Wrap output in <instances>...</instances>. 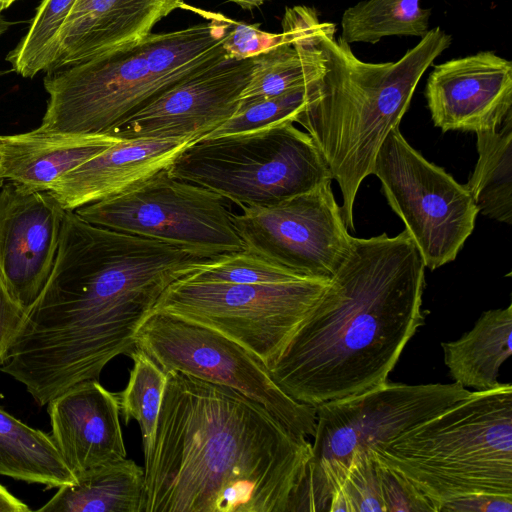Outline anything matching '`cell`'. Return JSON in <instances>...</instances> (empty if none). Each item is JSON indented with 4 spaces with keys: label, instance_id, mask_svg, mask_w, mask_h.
<instances>
[{
    "label": "cell",
    "instance_id": "4",
    "mask_svg": "<svg viewBox=\"0 0 512 512\" xmlns=\"http://www.w3.org/2000/svg\"><path fill=\"white\" fill-rule=\"evenodd\" d=\"M451 42L437 26L399 60L370 63L357 58L340 36L321 39L325 69L307 86V101L294 123L311 136L337 181L347 228L354 230L355 198L372 174L381 144L399 126L426 70Z\"/></svg>",
    "mask_w": 512,
    "mask_h": 512
},
{
    "label": "cell",
    "instance_id": "27",
    "mask_svg": "<svg viewBox=\"0 0 512 512\" xmlns=\"http://www.w3.org/2000/svg\"><path fill=\"white\" fill-rule=\"evenodd\" d=\"M129 356L133 360L129 380L124 390L116 394V397L119 413L125 424L132 419L139 424L144 463H147L153 449L167 376L154 360L137 347Z\"/></svg>",
    "mask_w": 512,
    "mask_h": 512
},
{
    "label": "cell",
    "instance_id": "14",
    "mask_svg": "<svg viewBox=\"0 0 512 512\" xmlns=\"http://www.w3.org/2000/svg\"><path fill=\"white\" fill-rule=\"evenodd\" d=\"M253 69V56L229 57L174 85L109 134L120 139H200L237 110Z\"/></svg>",
    "mask_w": 512,
    "mask_h": 512
},
{
    "label": "cell",
    "instance_id": "29",
    "mask_svg": "<svg viewBox=\"0 0 512 512\" xmlns=\"http://www.w3.org/2000/svg\"><path fill=\"white\" fill-rule=\"evenodd\" d=\"M307 276L297 274L256 253L243 249L208 259L182 279L230 284H275Z\"/></svg>",
    "mask_w": 512,
    "mask_h": 512
},
{
    "label": "cell",
    "instance_id": "17",
    "mask_svg": "<svg viewBox=\"0 0 512 512\" xmlns=\"http://www.w3.org/2000/svg\"><path fill=\"white\" fill-rule=\"evenodd\" d=\"M47 405L51 438L75 478L126 457L116 394L97 379L73 385Z\"/></svg>",
    "mask_w": 512,
    "mask_h": 512
},
{
    "label": "cell",
    "instance_id": "37",
    "mask_svg": "<svg viewBox=\"0 0 512 512\" xmlns=\"http://www.w3.org/2000/svg\"><path fill=\"white\" fill-rule=\"evenodd\" d=\"M11 24V22H8L6 19H4L0 11V35H2Z\"/></svg>",
    "mask_w": 512,
    "mask_h": 512
},
{
    "label": "cell",
    "instance_id": "1",
    "mask_svg": "<svg viewBox=\"0 0 512 512\" xmlns=\"http://www.w3.org/2000/svg\"><path fill=\"white\" fill-rule=\"evenodd\" d=\"M214 257L66 211L50 276L0 371L40 406L77 383L98 380L112 359L135 350L139 326L166 289Z\"/></svg>",
    "mask_w": 512,
    "mask_h": 512
},
{
    "label": "cell",
    "instance_id": "39",
    "mask_svg": "<svg viewBox=\"0 0 512 512\" xmlns=\"http://www.w3.org/2000/svg\"><path fill=\"white\" fill-rule=\"evenodd\" d=\"M11 71H13V70L11 69V70H3V71H0V77H1V76H3V75H5V74H7V73H9V72H11Z\"/></svg>",
    "mask_w": 512,
    "mask_h": 512
},
{
    "label": "cell",
    "instance_id": "13",
    "mask_svg": "<svg viewBox=\"0 0 512 512\" xmlns=\"http://www.w3.org/2000/svg\"><path fill=\"white\" fill-rule=\"evenodd\" d=\"M331 182L273 205L242 207L232 221L243 248L297 274L331 279L352 239Z\"/></svg>",
    "mask_w": 512,
    "mask_h": 512
},
{
    "label": "cell",
    "instance_id": "33",
    "mask_svg": "<svg viewBox=\"0 0 512 512\" xmlns=\"http://www.w3.org/2000/svg\"><path fill=\"white\" fill-rule=\"evenodd\" d=\"M227 33L223 47L231 57H252L282 41V35L261 30L260 24H247L227 18Z\"/></svg>",
    "mask_w": 512,
    "mask_h": 512
},
{
    "label": "cell",
    "instance_id": "23",
    "mask_svg": "<svg viewBox=\"0 0 512 512\" xmlns=\"http://www.w3.org/2000/svg\"><path fill=\"white\" fill-rule=\"evenodd\" d=\"M0 475L50 488L76 480L50 434L28 426L1 408Z\"/></svg>",
    "mask_w": 512,
    "mask_h": 512
},
{
    "label": "cell",
    "instance_id": "11",
    "mask_svg": "<svg viewBox=\"0 0 512 512\" xmlns=\"http://www.w3.org/2000/svg\"><path fill=\"white\" fill-rule=\"evenodd\" d=\"M83 220L210 256L243 250L225 199L163 168L125 191L74 210Z\"/></svg>",
    "mask_w": 512,
    "mask_h": 512
},
{
    "label": "cell",
    "instance_id": "36",
    "mask_svg": "<svg viewBox=\"0 0 512 512\" xmlns=\"http://www.w3.org/2000/svg\"><path fill=\"white\" fill-rule=\"evenodd\" d=\"M243 9H253L261 6L266 0H229Z\"/></svg>",
    "mask_w": 512,
    "mask_h": 512
},
{
    "label": "cell",
    "instance_id": "16",
    "mask_svg": "<svg viewBox=\"0 0 512 512\" xmlns=\"http://www.w3.org/2000/svg\"><path fill=\"white\" fill-rule=\"evenodd\" d=\"M425 97L442 132L495 131L512 113V62L493 51L445 61L429 74Z\"/></svg>",
    "mask_w": 512,
    "mask_h": 512
},
{
    "label": "cell",
    "instance_id": "35",
    "mask_svg": "<svg viewBox=\"0 0 512 512\" xmlns=\"http://www.w3.org/2000/svg\"><path fill=\"white\" fill-rule=\"evenodd\" d=\"M30 508L0 484V512H28Z\"/></svg>",
    "mask_w": 512,
    "mask_h": 512
},
{
    "label": "cell",
    "instance_id": "12",
    "mask_svg": "<svg viewBox=\"0 0 512 512\" xmlns=\"http://www.w3.org/2000/svg\"><path fill=\"white\" fill-rule=\"evenodd\" d=\"M372 174L404 222L426 268L456 259L473 232L478 208L465 185L426 160L393 128L381 144Z\"/></svg>",
    "mask_w": 512,
    "mask_h": 512
},
{
    "label": "cell",
    "instance_id": "31",
    "mask_svg": "<svg viewBox=\"0 0 512 512\" xmlns=\"http://www.w3.org/2000/svg\"><path fill=\"white\" fill-rule=\"evenodd\" d=\"M308 98L307 86L281 95L239 101L235 113L218 128L202 138L233 134L265 127L291 119L304 106Z\"/></svg>",
    "mask_w": 512,
    "mask_h": 512
},
{
    "label": "cell",
    "instance_id": "40",
    "mask_svg": "<svg viewBox=\"0 0 512 512\" xmlns=\"http://www.w3.org/2000/svg\"><path fill=\"white\" fill-rule=\"evenodd\" d=\"M1 154H0V181H2Z\"/></svg>",
    "mask_w": 512,
    "mask_h": 512
},
{
    "label": "cell",
    "instance_id": "34",
    "mask_svg": "<svg viewBox=\"0 0 512 512\" xmlns=\"http://www.w3.org/2000/svg\"><path fill=\"white\" fill-rule=\"evenodd\" d=\"M26 316V310L8 291L0 274V365Z\"/></svg>",
    "mask_w": 512,
    "mask_h": 512
},
{
    "label": "cell",
    "instance_id": "3",
    "mask_svg": "<svg viewBox=\"0 0 512 512\" xmlns=\"http://www.w3.org/2000/svg\"><path fill=\"white\" fill-rule=\"evenodd\" d=\"M425 268L405 229L353 237L327 289L269 368L276 384L316 408L386 382L425 324Z\"/></svg>",
    "mask_w": 512,
    "mask_h": 512
},
{
    "label": "cell",
    "instance_id": "20",
    "mask_svg": "<svg viewBox=\"0 0 512 512\" xmlns=\"http://www.w3.org/2000/svg\"><path fill=\"white\" fill-rule=\"evenodd\" d=\"M111 134H62L38 129L0 135L2 179L49 191L63 175L118 142Z\"/></svg>",
    "mask_w": 512,
    "mask_h": 512
},
{
    "label": "cell",
    "instance_id": "7",
    "mask_svg": "<svg viewBox=\"0 0 512 512\" xmlns=\"http://www.w3.org/2000/svg\"><path fill=\"white\" fill-rule=\"evenodd\" d=\"M166 168L241 208L273 205L333 180L311 136L291 119L194 140Z\"/></svg>",
    "mask_w": 512,
    "mask_h": 512
},
{
    "label": "cell",
    "instance_id": "38",
    "mask_svg": "<svg viewBox=\"0 0 512 512\" xmlns=\"http://www.w3.org/2000/svg\"><path fill=\"white\" fill-rule=\"evenodd\" d=\"M16 0H0V11L8 8Z\"/></svg>",
    "mask_w": 512,
    "mask_h": 512
},
{
    "label": "cell",
    "instance_id": "28",
    "mask_svg": "<svg viewBox=\"0 0 512 512\" xmlns=\"http://www.w3.org/2000/svg\"><path fill=\"white\" fill-rule=\"evenodd\" d=\"M76 0H42L30 27L6 60L23 77L47 71L53 63L60 30Z\"/></svg>",
    "mask_w": 512,
    "mask_h": 512
},
{
    "label": "cell",
    "instance_id": "5",
    "mask_svg": "<svg viewBox=\"0 0 512 512\" xmlns=\"http://www.w3.org/2000/svg\"><path fill=\"white\" fill-rule=\"evenodd\" d=\"M367 452L430 512H500L512 499V385L470 392Z\"/></svg>",
    "mask_w": 512,
    "mask_h": 512
},
{
    "label": "cell",
    "instance_id": "6",
    "mask_svg": "<svg viewBox=\"0 0 512 512\" xmlns=\"http://www.w3.org/2000/svg\"><path fill=\"white\" fill-rule=\"evenodd\" d=\"M209 19L46 72L49 95L38 130L109 134L179 82L231 57L223 47L227 17L194 7Z\"/></svg>",
    "mask_w": 512,
    "mask_h": 512
},
{
    "label": "cell",
    "instance_id": "32",
    "mask_svg": "<svg viewBox=\"0 0 512 512\" xmlns=\"http://www.w3.org/2000/svg\"><path fill=\"white\" fill-rule=\"evenodd\" d=\"M334 23L320 22L313 7L298 5L287 8L282 20V36L285 40L318 46L324 36H334Z\"/></svg>",
    "mask_w": 512,
    "mask_h": 512
},
{
    "label": "cell",
    "instance_id": "30",
    "mask_svg": "<svg viewBox=\"0 0 512 512\" xmlns=\"http://www.w3.org/2000/svg\"><path fill=\"white\" fill-rule=\"evenodd\" d=\"M327 511L386 512L384 466L368 452L354 456L331 493Z\"/></svg>",
    "mask_w": 512,
    "mask_h": 512
},
{
    "label": "cell",
    "instance_id": "26",
    "mask_svg": "<svg viewBox=\"0 0 512 512\" xmlns=\"http://www.w3.org/2000/svg\"><path fill=\"white\" fill-rule=\"evenodd\" d=\"M431 13L420 0H362L343 12L340 37L348 44H375L387 36L421 38L429 30Z\"/></svg>",
    "mask_w": 512,
    "mask_h": 512
},
{
    "label": "cell",
    "instance_id": "24",
    "mask_svg": "<svg viewBox=\"0 0 512 512\" xmlns=\"http://www.w3.org/2000/svg\"><path fill=\"white\" fill-rule=\"evenodd\" d=\"M501 129L478 132V160L468 183L479 213L512 223V113Z\"/></svg>",
    "mask_w": 512,
    "mask_h": 512
},
{
    "label": "cell",
    "instance_id": "8",
    "mask_svg": "<svg viewBox=\"0 0 512 512\" xmlns=\"http://www.w3.org/2000/svg\"><path fill=\"white\" fill-rule=\"evenodd\" d=\"M451 384L386 381L362 393L321 403L297 512L327 511L331 493L354 456L393 440L467 397Z\"/></svg>",
    "mask_w": 512,
    "mask_h": 512
},
{
    "label": "cell",
    "instance_id": "19",
    "mask_svg": "<svg viewBox=\"0 0 512 512\" xmlns=\"http://www.w3.org/2000/svg\"><path fill=\"white\" fill-rule=\"evenodd\" d=\"M183 4V0H76L47 71L142 39Z\"/></svg>",
    "mask_w": 512,
    "mask_h": 512
},
{
    "label": "cell",
    "instance_id": "2",
    "mask_svg": "<svg viewBox=\"0 0 512 512\" xmlns=\"http://www.w3.org/2000/svg\"><path fill=\"white\" fill-rule=\"evenodd\" d=\"M166 376L143 512H297L308 438L232 388Z\"/></svg>",
    "mask_w": 512,
    "mask_h": 512
},
{
    "label": "cell",
    "instance_id": "22",
    "mask_svg": "<svg viewBox=\"0 0 512 512\" xmlns=\"http://www.w3.org/2000/svg\"><path fill=\"white\" fill-rule=\"evenodd\" d=\"M145 470L126 457L90 469L58 487L37 511L143 512Z\"/></svg>",
    "mask_w": 512,
    "mask_h": 512
},
{
    "label": "cell",
    "instance_id": "21",
    "mask_svg": "<svg viewBox=\"0 0 512 512\" xmlns=\"http://www.w3.org/2000/svg\"><path fill=\"white\" fill-rule=\"evenodd\" d=\"M511 340L512 305L483 312L459 339L441 343L450 377L475 391L499 386V369L512 354Z\"/></svg>",
    "mask_w": 512,
    "mask_h": 512
},
{
    "label": "cell",
    "instance_id": "10",
    "mask_svg": "<svg viewBox=\"0 0 512 512\" xmlns=\"http://www.w3.org/2000/svg\"><path fill=\"white\" fill-rule=\"evenodd\" d=\"M135 343L165 372L178 371L232 388L264 406L294 433L314 435L316 408L291 398L261 359L221 332L153 310L139 326Z\"/></svg>",
    "mask_w": 512,
    "mask_h": 512
},
{
    "label": "cell",
    "instance_id": "9",
    "mask_svg": "<svg viewBox=\"0 0 512 512\" xmlns=\"http://www.w3.org/2000/svg\"><path fill=\"white\" fill-rule=\"evenodd\" d=\"M330 279L304 277L275 284H230L179 279L154 310L213 328L255 354L268 369L317 304Z\"/></svg>",
    "mask_w": 512,
    "mask_h": 512
},
{
    "label": "cell",
    "instance_id": "18",
    "mask_svg": "<svg viewBox=\"0 0 512 512\" xmlns=\"http://www.w3.org/2000/svg\"><path fill=\"white\" fill-rule=\"evenodd\" d=\"M192 137L120 139L59 178L49 192L74 211L113 197L167 167Z\"/></svg>",
    "mask_w": 512,
    "mask_h": 512
},
{
    "label": "cell",
    "instance_id": "25",
    "mask_svg": "<svg viewBox=\"0 0 512 512\" xmlns=\"http://www.w3.org/2000/svg\"><path fill=\"white\" fill-rule=\"evenodd\" d=\"M282 35V34H281ZM319 46L282 41L253 56L250 80L240 101L268 98L304 88L324 72Z\"/></svg>",
    "mask_w": 512,
    "mask_h": 512
},
{
    "label": "cell",
    "instance_id": "15",
    "mask_svg": "<svg viewBox=\"0 0 512 512\" xmlns=\"http://www.w3.org/2000/svg\"><path fill=\"white\" fill-rule=\"evenodd\" d=\"M66 211L49 191L1 187L0 274L26 311L50 276Z\"/></svg>",
    "mask_w": 512,
    "mask_h": 512
}]
</instances>
